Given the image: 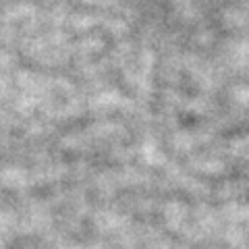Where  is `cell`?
I'll return each mask as SVG.
<instances>
[]
</instances>
